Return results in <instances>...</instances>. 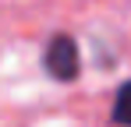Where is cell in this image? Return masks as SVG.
I'll return each instance as SVG.
<instances>
[{"label":"cell","instance_id":"obj_2","mask_svg":"<svg viewBox=\"0 0 131 127\" xmlns=\"http://www.w3.org/2000/svg\"><path fill=\"white\" fill-rule=\"evenodd\" d=\"M113 120L124 124V127L131 124V81L124 85V88L117 92V99H113Z\"/></svg>","mask_w":131,"mask_h":127},{"label":"cell","instance_id":"obj_1","mask_svg":"<svg viewBox=\"0 0 131 127\" xmlns=\"http://www.w3.org/2000/svg\"><path fill=\"white\" fill-rule=\"evenodd\" d=\"M78 46L71 35H53L50 46H46V71L53 74V78H60V81H71V78H78Z\"/></svg>","mask_w":131,"mask_h":127}]
</instances>
